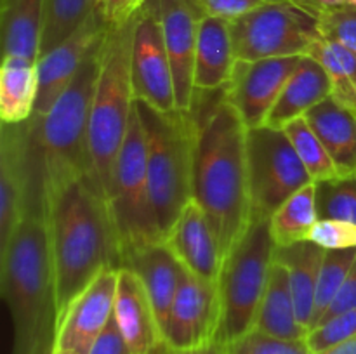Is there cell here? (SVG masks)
Here are the masks:
<instances>
[{
	"instance_id": "cell-21",
	"label": "cell",
	"mask_w": 356,
	"mask_h": 354,
	"mask_svg": "<svg viewBox=\"0 0 356 354\" xmlns=\"http://www.w3.org/2000/svg\"><path fill=\"white\" fill-rule=\"evenodd\" d=\"M341 177L356 176V110L330 96L305 115Z\"/></svg>"
},
{
	"instance_id": "cell-39",
	"label": "cell",
	"mask_w": 356,
	"mask_h": 354,
	"mask_svg": "<svg viewBox=\"0 0 356 354\" xmlns=\"http://www.w3.org/2000/svg\"><path fill=\"white\" fill-rule=\"evenodd\" d=\"M90 354H132L120 328H118L115 314H111V318L108 319L106 326L90 349Z\"/></svg>"
},
{
	"instance_id": "cell-5",
	"label": "cell",
	"mask_w": 356,
	"mask_h": 354,
	"mask_svg": "<svg viewBox=\"0 0 356 354\" xmlns=\"http://www.w3.org/2000/svg\"><path fill=\"white\" fill-rule=\"evenodd\" d=\"M146 141L149 194L156 226L165 239L193 200L198 121L190 111H160L136 99Z\"/></svg>"
},
{
	"instance_id": "cell-26",
	"label": "cell",
	"mask_w": 356,
	"mask_h": 354,
	"mask_svg": "<svg viewBox=\"0 0 356 354\" xmlns=\"http://www.w3.org/2000/svg\"><path fill=\"white\" fill-rule=\"evenodd\" d=\"M37 61L3 56L0 68V120L7 125L26 124L31 120L37 103Z\"/></svg>"
},
{
	"instance_id": "cell-44",
	"label": "cell",
	"mask_w": 356,
	"mask_h": 354,
	"mask_svg": "<svg viewBox=\"0 0 356 354\" xmlns=\"http://www.w3.org/2000/svg\"><path fill=\"white\" fill-rule=\"evenodd\" d=\"M287 2H292V0H287ZM292 3H294V2H292Z\"/></svg>"
},
{
	"instance_id": "cell-12",
	"label": "cell",
	"mask_w": 356,
	"mask_h": 354,
	"mask_svg": "<svg viewBox=\"0 0 356 354\" xmlns=\"http://www.w3.org/2000/svg\"><path fill=\"white\" fill-rule=\"evenodd\" d=\"M118 269L120 267H104L56 319L51 354H90L113 314Z\"/></svg>"
},
{
	"instance_id": "cell-10",
	"label": "cell",
	"mask_w": 356,
	"mask_h": 354,
	"mask_svg": "<svg viewBox=\"0 0 356 354\" xmlns=\"http://www.w3.org/2000/svg\"><path fill=\"white\" fill-rule=\"evenodd\" d=\"M247 169L250 219H271L292 194L313 183L284 128L268 125L247 128Z\"/></svg>"
},
{
	"instance_id": "cell-3",
	"label": "cell",
	"mask_w": 356,
	"mask_h": 354,
	"mask_svg": "<svg viewBox=\"0 0 356 354\" xmlns=\"http://www.w3.org/2000/svg\"><path fill=\"white\" fill-rule=\"evenodd\" d=\"M0 292L14 328L13 354H51L56 287L45 214L26 212L0 248Z\"/></svg>"
},
{
	"instance_id": "cell-22",
	"label": "cell",
	"mask_w": 356,
	"mask_h": 354,
	"mask_svg": "<svg viewBox=\"0 0 356 354\" xmlns=\"http://www.w3.org/2000/svg\"><path fill=\"white\" fill-rule=\"evenodd\" d=\"M332 82L327 69L312 56H302L264 125L284 128L296 118L305 117L312 108L332 96Z\"/></svg>"
},
{
	"instance_id": "cell-31",
	"label": "cell",
	"mask_w": 356,
	"mask_h": 354,
	"mask_svg": "<svg viewBox=\"0 0 356 354\" xmlns=\"http://www.w3.org/2000/svg\"><path fill=\"white\" fill-rule=\"evenodd\" d=\"M318 219H336L356 224V176L315 183Z\"/></svg>"
},
{
	"instance_id": "cell-28",
	"label": "cell",
	"mask_w": 356,
	"mask_h": 354,
	"mask_svg": "<svg viewBox=\"0 0 356 354\" xmlns=\"http://www.w3.org/2000/svg\"><path fill=\"white\" fill-rule=\"evenodd\" d=\"M315 201V183L292 194L270 219L271 236L277 248L308 239L313 226L318 222Z\"/></svg>"
},
{
	"instance_id": "cell-9",
	"label": "cell",
	"mask_w": 356,
	"mask_h": 354,
	"mask_svg": "<svg viewBox=\"0 0 356 354\" xmlns=\"http://www.w3.org/2000/svg\"><path fill=\"white\" fill-rule=\"evenodd\" d=\"M236 61L308 56L322 38L318 17L298 3L273 0L229 21Z\"/></svg>"
},
{
	"instance_id": "cell-20",
	"label": "cell",
	"mask_w": 356,
	"mask_h": 354,
	"mask_svg": "<svg viewBox=\"0 0 356 354\" xmlns=\"http://www.w3.org/2000/svg\"><path fill=\"white\" fill-rule=\"evenodd\" d=\"M122 267L132 269L143 281L165 340L167 323L183 278L184 266L165 242H159L129 255Z\"/></svg>"
},
{
	"instance_id": "cell-37",
	"label": "cell",
	"mask_w": 356,
	"mask_h": 354,
	"mask_svg": "<svg viewBox=\"0 0 356 354\" xmlns=\"http://www.w3.org/2000/svg\"><path fill=\"white\" fill-rule=\"evenodd\" d=\"M273 0H193L204 16L222 17L226 21H233L257 7L264 6Z\"/></svg>"
},
{
	"instance_id": "cell-16",
	"label": "cell",
	"mask_w": 356,
	"mask_h": 354,
	"mask_svg": "<svg viewBox=\"0 0 356 354\" xmlns=\"http://www.w3.org/2000/svg\"><path fill=\"white\" fill-rule=\"evenodd\" d=\"M110 24L104 21L99 10H94L86 23L70 35L63 44L37 59L38 92L35 111L31 118H40L51 110L66 87L75 78L83 59L90 49L106 35Z\"/></svg>"
},
{
	"instance_id": "cell-2",
	"label": "cell",
	"mask_w": 356,
	"mask_h": 354,
	"mask_svg": "<svg viewBox=\"0 0 356 354\" xmlns=\"http://www.w3.org/2000/svg\"><path fill=\"white\" fill-rule=\"evenodd\" d=\"M193 198L211 221L225 259L250 224L247 125L226 99L198 121Z\"/></svg>"
},
{
	"instance_id": "cell-18",
	"label": "cell",
	"mask_w": 356,
	"mask_h": 354,
	"mask_svg": "<svg viewBox=\"0 0 356 354\" xmlns=\"http://www.w3.org/2000/svg\"><path fill=\"white\" fill-rule=\"evenodd\" d=\"M163 242L184 269L202 280L218 283L222 266L221 246L211 221L195 198L184 207Z\"/></svg>"
},
{
	"instance_id": "cell-34",
	"label": "cell",
	"mask_w": 356,
	"mask_h": 354,
	"mask_svg": "<svg viewBox=\"0 0 356 354\" xmlns=\"http://www.w3.org/2000/svg\"><path fill=\"white\" fill-rule=\"evenodd\" d=\"M228 354H312L302 340H284L252 330L226 346Z\"/></svg>"
},
{
	"instance_id": "cell-6",
	"label": "cell",
	"mask_w": 356,
	"mask_h": 354,
	"mask_svg": "<svg viewBox=\"0 0 356 354\" xmlns=\"http://www.w3.org/2000/svg\"><path fill=\"white\" fill-rule=\"evenodd\" d=\"M136 16L110 26L101 49V65L87 132L89 172L106 200L111 174L134 110L131 56Z\"/></svg>"
},
{
	"instance_id": "cell-43",
	"label": "cell",
	"mask_w": 356,
	"mask_h": 354,
	"mask_svg": "<svg viewBox=\"0 0 356 354\" xmlns=\"http://www.w3.org/2000/svg\"><path fill=\"white\" fill-rule=\"evenodd\" d=\"M292 2L305 7V9H308L309 12L316 14V17H318V0H292Z\"/></svg>"
},
{
	"instance_id": "cell-14",
	"label": "cell",
	"mask_w": 356,
	"mask_h": 354,
	"mask_svg": "<svg viewBox=\"0 0 356 354\" xmlns=\"http://www.w3.org/2000/svg\"><path fill=\"white\" fill-rule=\"evenodd\" d=\"M218 283L184 269L165 330V344L174 349L211 346L218 339Z\"/></svg>"
},
{
	"instance_id": "cell-11",
	"label": "cell",
	"mask_w": 356,
	"mask_h": 354,
	"mask_svg": "<svg viewBox=\"0 0 356 354\" xmlns=\"http://www.w3.org/2000/svg\"><path fill=\"white\" fill-rule=\"evenodd\" d=\"M131 73L134 97L160 111L176 110L172 65L159 19L143 3L136 14Z\"/></svg>"
},
{
	"instance_id": "cell-23",
	"label": "cell",
	"mask_w": 356,
	"mask_h": 354,
	"mask_svg": "<svg viewBox=\"0 0 356 354\" xmlns=\"http://www.w3.org/2000/svg\"><path fill=\"white\" fill-rule=\"evenodd\" d=\"M235 62L229 21L214 16L202 17L195 54V90H218L225 87L232 78Z\"/></svg>"
},
{
	"instance_id": "cell-17",
	"label": "cell",
	"mask_w": 356,
	"mask_h": 354,
	"mask_svg": "<svg viewBox=\"0 0 356 354\" xmlns=\"http://www.w3.org/2000/svg\"><path fill=\"white\" fill-rule=\"evenodd\" d=\"M30 200V170L26 160V124L0 128V248L23 215Z\"/></svg>"
},
{
	"instance_id": "cell-35",
	"label": "cell",
	"mask_w": 356,
	"mask_h": 354,
	"mask_svg": "<svg viewBox=\"0 0 356 354\" xmlns=\"http://www.w3.org/2000/svg\"><path fill=\"white\" fill-rule=\"evenodd\" d=\"M322 37L337 42L356 54V7L346 6L339 9L322 10L318 14Z\"/></svg>"
},
{
	"instance_id": "cell-29",
	"label": "cell",
	"mask_w": 356,
	"mask_h": 354,
	"mask_svg": "<svg viewBox=\"0 0 356 354\" xmlns=\"http://www.w3.org/2000/svg\"><path fill=\"white\" fill-rule=\"evenodd\" d=\"M97 9V0H45L38 58L66 40Z\"/></svg>"
},
{
	"instance_id": "cell-8",
	"label": "cell",
	"mask_w": 356,
	"mask_h": 354,
	"mask_svg": "<svg viewBox=\"0 0 356 354\" xmlns=\"http://www.w3.org/2000/svg\"><path fill=\"white\" fill-rule=\"evenodd\" d=\"M106 203L120 250L122 266L124 260L138 250L163 242L149 194L145 130L136 110V101L127 134L111 174Z\"/></svg>"
},
{
	"instance_id": "cell-7",
	"label": "cell",
	"mask_w": 356,
	"mask_h": 354,
	"mask_svg": "<svg viewBox=\"0 0 356 354\" xmlns=\"http://www.w3.org/2000/svg\"><path fill=\"white\" fill-rule=\"evenodd\" d=\"M277 245L270 219H250L245 233L222 259L218 278L219 330L216 342L232 344L254 330Z\"/></svg>"
},
{
	"instance_id": "cell-36",
	"label": "cell",
	"mask_w": 356,
	"mask_h": 354,
	"mask_svg": "<svg viewBox=\"0 0 356 354\" xmlns=\"http://www.w3.org/2000/svg\"><path fill=\"white\" fill-rule=\"evenodd\" d=\"M308 239L325 250L356 248V224L336 219H320L313 226Z\"/></svg>"
},
{
	"instance_id": "cell-25",
	"label": "cell",
	"mask_w": 356,
	"mask_h": 354,
	"mask_svg": "<svg viewBox=\"0 0 356 354\" xmlns=\"http://www.w3.org/2000/svg\"><path fill=\"white\" fill-rule=\"evenodd\" d=\"M254 330L284 340H302L306 330L298 319L291 281L285 266L273 260L266 292L257 312Z\"/></svg>"
},
{
	"instance_id": "cell-15",
	"label": "cell",
	"mask_w": 356,
	"mask_h": 354,
	"mask_svg": "<svg viewBox=\"0 0 356 354\" xmlns=\"http://www.w3.org/2000/svg\"><path fill=\"white\" fill-rule=\"evenodd\" d=\"M145 6L159 19L163 42L172 65L176 108L190 111L195 92V54L198 23L204 14L193 0H145Z\"/></svg>"
},
{
	"instance_id": "cell-4",
	"label": "cell",
	"mask_w": 356,
	"mask_h": 354,
	"mask_svg": "<svg viewBox=\"0 0 356 354\" xmlns=\"http://www.w3.org/2000/svg\"><path fill=\"white\" fill-rule=\"evenodd\" d=\"M104 37L90 49L75 78L51 110L44 117L26 121L30 205L33 207H45L49 183L68 174L89 172L87 132Z\"/></svg>"
},
{
	"instance_id": "cell-42",
	"label": "cell",
	"mask_w": 356,
	"mask_h": 354,
	"mask_svg": "<svg viewBox=\"0 0 356 354\" xmlns=\"http://www.w3.org/2000/svg\"><path fill=\"white\" fill-rule=\"evenodd\" d=\"M320 354H356V337L355 339L339 344V346L330 347V349L323 351V353Z\"/></svg>"
},
{
	"instance_id": "cell-13",
	"label": "cell",
	"mask_w": 356,
	"mask_h": 354,
	"mask_svg": "<svg viewBox=\"0 0 356 354\" xmlns=\"http://www.w3.org/2000/svg\"><path fill=\"white\" fill-rule=\"evenodd\" d=\"M301 59L302 56H289L235 62L232 78L226 83V101L235 108L247 128L266 124L268 115Z\"/></svg>"
},
{
	"instance_id": "cell-24",
	"label": "cell",
	"mask_w": 356,
	"mask_h": 354,
	"mask_svg": "<svg viewBox=\"0 0 356 354\" xmlns=\"http://www.w3.org/2000/svg\"><path fill=\"white\" fill-rule=\"evenodd\" d=\"M323 255H325V248L309 239L292 243L289 246H280L275 252V260L284 264L289 273L298 319L306 333L313 328V321H315L316 285H318Z\"/></svg>"
},
{
	"instance_id": "cell-1",
	"label": "cell",
	"mask_w": 356,
	"mask_h": 354,
	"mask_svg": "<svg viewBox=\"0 0 356 354\" xmlns=\"http://www.w3.org/2000/svg\"><path fill=\"white\" fill-rule=\"evenodd\" d=\"M45 224L58 319L104 267H122V257L108 203L89 172L47 184Z\"/></svg>"
},
{
	"instance_id": "cell-32",
	"label": "cell",
	"mask_w": 356,
	"mask_h": 354,
	"mask_svg": "<svg viewBox=\"0 0 356 354\" xmlns=\"http://www.w3.org/2000/svg\"><path fill=\"white\" fill-rule=\"evenodd\" d=\"M356 260V248L348 250H325L322 269H320L318 285H316L315 297V321L313 326L322 319L334 297L343 287L344 280L350 274Z\"/></svg>"
},
{
	"instance_id": "cell-30",
	"label": "cell",
	"mask_w": 356,
	"mask_h": 354,
	"mask_svg": "<svg viewBox=\"0 0 356 354\" xmlns=\"http://www.w3.org/2000/svg\"><path fill=\"white\" fill-rule=\"evenodd\" d=\"M284 132L287 137L291 139L292 146H294L296 153L301 158L302 165L306 167L308 174L312 176L313 183H320V180H329L341 177L336 169V163L330 158L329 151L325 146L322 144L313 128L306 121L305 117L296 118L289 125H285Z\"/></svg>"
},
{
	"instance_id": "cell-27",
	"label": "cell",
	"mask_w": 356,
	"mask_h": 354,
	"mask_svg": "<svg viewBox=\"0 0 356 354\" xmlns=\"http://www.w3.org/2000/svg\"><path fill=\"white\" fill-rule=\"evenodd\" d=\"M45 0H0L3 56L37 61L40 54Z\"/></svg>"
},
{
	"instance_id": "cell-40",
	"label": "cell",
	"mask_w": 356,
	"mask_h": 354,
	"mask_svg": "<svg viewBox=\"0 0 356 354\" xmlns=\"http://www.w3.org/2000/svg\"><path fill=\"white\" fill-rule=\"evenodd\" d=\"M351 309H356V260L353 267H351L350 274H348V278L344 280L343 287H341V290L337 292L332 304L329 305V309H327L325 314L322 316V319H320L318 323L325 321V319L332 318V316L341 314V312L351 311ZM318 323H316V325H318Z\"/></svg>"
},
{
	"instance_id": "cell-41",
	"label": "cell",
	"mask_w": 356,
	"mask_h": 354,
	"mask_svg": "<svg viewBox=\"0 0 356 354\" xmlns=\"http://www.w3.org/2000/svg\"><path fill=\"white\" fill-rule=\"evenodd\" d=\"M153 354H228V349H226V344L221 342H214L205 347H195V349H174L163 342L153 351Z\"/></svg>"
},
{
	"instance_id": "cell-33",
	"label": "cell",
	"mask_w": 356,
	"mask_h": 354,
	"mask_svg": "<svg viewBox=\"0 0 356 354\" xmlns=\"http://www.w3.org/2000/svg\"><path fill=\"white\" fill-rule=\"evenodd\" d=\"M356 337V309L341 312L313 326L305 337L312 354H320Z\"/></svg>"
},
{
	"instance_id": "cell-19",
	"label": "cell",
	"mask_w": 356,
	"mask_h": 354,
	"mask_svg": "<svg viewBox=\"0 0 356 354\" xmlns=\"http://www.w3.org/2000/svg\"><path fill=\"white\" fill-rule=\"evenodd\" d=\"M113 314L132 354H153L165 342L145 285L129 267L118 269Z\"/></svg>"
},
{
	"instance_id": "cell-38",
	"label": "cell",
	"mask_w": 356,
	"mask_h": 354,
	"mask_svg": "<svg viewBox=\"0 0 356 354\" xmlns=\"http://www.w3.org/2000/svg\"><path fill=\"white\" fill-rule=\"evenodd\" d=\"M145 0H97V10L110 26L127 23L139 12Z\"/></svg>"
}]
</instances>
